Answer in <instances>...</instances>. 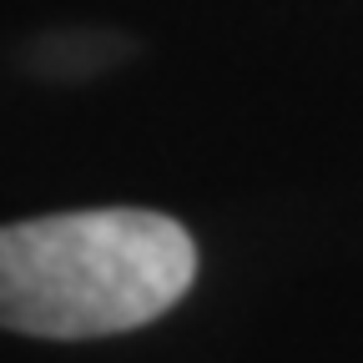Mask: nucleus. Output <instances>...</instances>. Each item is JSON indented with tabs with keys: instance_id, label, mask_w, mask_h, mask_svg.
<instances>
[{
	"instance_id": "f257e3e1",
	"label": "nucleus",
	"mask_w": 363,
	"mask_h": 363,
	"mask_svg": "<svg viewBox=\"0 0 363 363\" xmlns=\"http://www.w3.org/2000/svg\"><path fill=\"white\" fill-rule=\"evenodd\" d=\"M197 272L187 227L147 207H91L0 227V328L106 338L182 303Z\"/></svg>"
}]
</instances>
